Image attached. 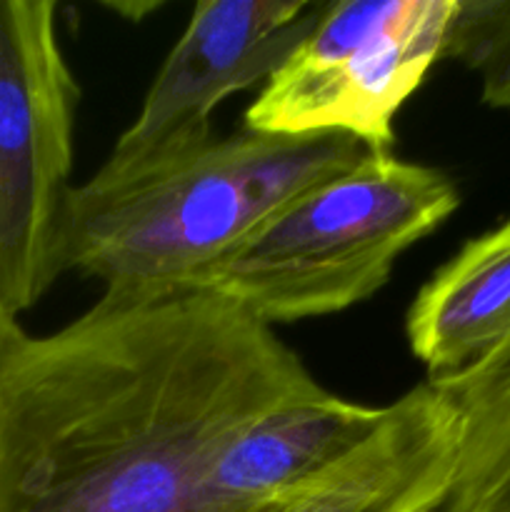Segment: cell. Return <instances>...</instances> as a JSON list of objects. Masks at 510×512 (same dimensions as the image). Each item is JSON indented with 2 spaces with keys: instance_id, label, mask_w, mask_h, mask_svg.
Listing matches in <instances>:
<instances>
[{
  "instance_id": "6da1fadb",
  "label": "cell",
  "mask_w": 510,
  "mask_h": 512,
  "mask_svg": "<svg viewBox=\"0 0 510 512\" xmlns=\"http://www.w3.org/2000/svg\"><path fill=\"white\" fill-rule=\"evenodd\" d=\"M318 388L270 325L218 295H100L0 348V512H215V455Z\"/></svg>"
},
{
  "instance_id": "7a4b0ae2",
  "label": "cell",
  "mask_w": 510,
  "mask_h": 512,
  "mask_svg": "<svg viewBox=\"0 0 510 512\" xmlns=\"http://www.w3.org/2000/svg\"><path fill=\"white\" fill-rule=\"evenodd\" d=\"M370 153L340 133L243 128L135 173L98 170L70 190L63 273L95 278L113 298L195 293L275 213Z\"/></svg>"
},
{
  "instance_id": "3957f363",
  "label": "cell",
  "mask_w": 510,
  "mask_h": 512,
  "mask_svg": "<svg viewBox=\"0 0 510 512\" xmlns=\"http://www.w3.org/2000/svg\"><path fill=\"white\" fill-rule=\"evenodd\" d=\"M458 205V185L440 168L370 153L285 205L195 293L218 295L270 328L340 313L378 293L400 255Z\"/></svg>"
},
{
  "instance_id": "277c9868",
  "label": "cell",
  "mask_w": 510,
  "mask_h": 512,
  "mask_svg": "<svg viewBox=\"0 0 510 512\" xmlns=\"http://www.w3.org/2000/svg\"><path fill=\"white\" fill-rule=\"evenodd\" d=\"M78 100L58 3L0 0V318L8 325L63 275Z\"/></svg>"
},
{
  "instance_id": "5b68a950",
  "label": "cell",
  "mask_w": 510,
  "mask_h": 512,
  "mask_svg": "<svg viewBox=\"0 0 510 512\" xmlns=\"http://www.w3.org/2000/svg\"><path fill=\"white\" fill-rule=\"evenodd\" d=\"M453 0H335L263 83L243 128L340 133L393 153L395 115L440 60Z\"/></svg>"
},
{
  "instance_id": "8992f818",
  "label": "cell",
  "mask_w": 510,
  "mask_h": 512,
  "mask_svg": "<svg viewBox=\"0 0 510 512\" xmlns=\"http://www.w3.org/2000/svg\"><path fill=\"white\" fill-rule=\"evenodd\" d=\"M318 0H200L100 173L150 168L213 138L210 115L228 95L265 83L318 28Z\"/></svg>"
},
{
  "instance_id": "52a82bcc",
  "label": "cell",
  "mask_w": 510,
  "mask_h": 512,
  "mask_svg": "<svg viewBox=\"0 0 510 512\" xmlns=\"http://www.w3.org/2000/svg\"><path fill=\"white\" fill-rule=\"evenodd\" d=\"M460 425L428 383L385 405L353 455L260 512H438L458 465Z\"/></svg>"
},
{
  "instance_id": "ba28073f",
  "label": "cell",
  "mask_w": 510,
  "mask_h": 512,
  "mask_svg": "<svg viewBox=\"0 0 510 512\" xmlns=\"http://www.w3.org/2000/svg\"><path fill=\"white\" fill-rule=\"evenodd\" d=\"M385 418L320 385L240 430L210 463L205 495L215 512H260L353 455Z\"/></svg>"
},
{
  "instance_id": "9c48e42d",
  "label": "cell",
  "mask_w": 510,
  "mask_h": 512,
  "mask_svg": "<svg viewBox=\"0 0 510 512\" xmlns=\"http://www.w3.org/2000/svg\"><path fill=\"white\" fill-rule=\"evenodd\" d=\"M510 333V218L468 240L418 290L405 338L428 378L458 373Z\"/></svg>"
},
{
  "instance_id": "30bf717a",
  "label": "cell",
  "mask_w": 510,
  "mask_h": 512,
  "mask_svg": "<svg viewBox=\"0 0 510 512\" xmlns=\"http://www.w3.org/2000/svg\"><path fill=\"white\" fill-rule=\"evenodd\" d=\"M425 383L460 425L455 478L438 512H510V333L468 368Z\"/></svg>"
},
{
  "instance_id": "8fae6325",
  "label": "cell",
  "mask_w": 510,
  "mask_h": 512,
  "mask_svg": "<svg viewBox=\"0 0 510 512\" xmlns=\"http://www.w3.org/2000/svg\"><path fill=\"white\" fill-rule=\"evenodd\" d=\"M440 60L473 70L488 108L510 110V0H453Z\"/></svg>"
},
{
  "instance_id": "7c38bea8",
  "label": "cell",
  "mask_w": 510,
  "mask_h": 512,
  "mask_svg": "<svg viewBox=\"0 0 510 512\" xmlns=\"http://www.w3.org/2000/svg\"><path fill=\"white\" fill-rule=\"evenodd\" d=\"M18 333H20V328L10 330V328H3V325H0V348H3V345L8 343V340L13 338V335H18Z\"/></svg>"
},
{
  "instance_id": "4fadbf2b",
  "label": "cell",
  "mask_w": 510,
  "mask_h": 512,
  "mask_svg": "<svg viewBox=\"0 0 510 512\" xmlns=\"http://www.w3.org/2000/svg\"><path fill=\"white\" fill-rule=\"evenodd\" d=\"M0 325H3V328H10V330H15V328H20V325H8V323H3V318H0Z\"/></svg>"
}]
</instances>
